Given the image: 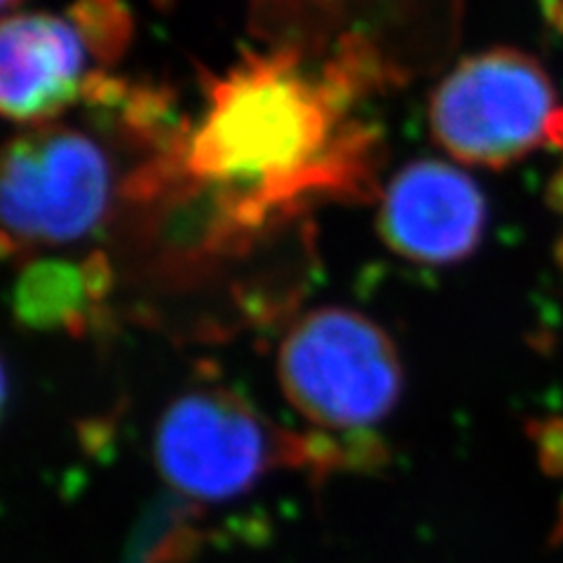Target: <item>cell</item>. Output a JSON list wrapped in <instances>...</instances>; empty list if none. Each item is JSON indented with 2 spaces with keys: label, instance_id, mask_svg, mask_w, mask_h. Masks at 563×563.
I'll use <instances>...</instances> for the list:
<instances>
[{
  "label": "cell",
  "instance_id": "cell-1",
  "mask_svg": "<svg viewBox=\"0 0 563 563\" xmlns=\"http://www.w3.org/2000/svg\"><path fill=\"white\" fill-rule=\"evenodd\" d=\"M374 78L360 52L322 68L294 49L246 55L209 80L202 120L184 136L181 167L214 190L235 228L258 225L308 192H360L376 134L352 120V103Z\"/></svg>",
  "mask_w": 563,
  "mask_h": 563
},
{
  "label": "cell",
  "instance_id": "cell-2",
  "mask_svg": "<svg viewBox=\"0 0 563 563\" xmlns=\"http://www.w3.org/2000/svg\"><path fill=\"white\" fill-rule=\"evenodd\" d=\"M155 463L188 498L228 500L277 467L333 470L343 451L329 437H296L275 428L242 397L202 387L176 397L155 428Z\"/></svg>",
  "mask_w": 563,
  "mask_h": 563
},
{
  "label": "cell",
  "instance_id": "cell-3",
  "mask_svg": "<svg viewBox=\"0 0 563 563\" xmlns=\"http://www.w3.org/2000/svg\"><path fill=\"white\" fill-rule=\"evenodd\" d=\"M277 374L291 407L324 430H366L393 413L404 368L390 336L347 308H317L279 347Z\"/></svg>",
  "mask_w": 563,
  "mask_h": 563
},
{
  "label": "cell",
  "instance_id": "cell-4",
  "mask_svg": "<svg viewBox=\"0 0 563 563\" xmlns=\"http://www.w3.org/2000/svg\"><path fill=\"white\" fill-rule=\"evenodd\" d=\"M561 111L556 87L536 57L493 47L463 59L439 82L430 128L455 161L503 169L552 144Z\"/></svg>",
  "mask_w": 563,
  "mask_h": 563
},
{
  "label": "cell",
  "instance_id": "cell-5",
  "mask_svg": "<svg viewBox=\"0 0 563 563\" xmlns=\"http://www.w3.org/2000/svg\"><path fill=\"white\" fill-rule=\"evenodd\" d=\"M113 179L111 157L90 132L45 122L20 134L3 161L8 250L90 235L111 207Z\"/></svg>",
  "mask_w": 563,
  "mask_h": 563
},
{
  "label": "cell",
  "instance_id": "cell-6",
  "mask_svg": "<svg viewBox=\"0 0 563 563\" xmlns=\"http://www.w3.org/2000/svg\"><path fill=\"white\" fill-rule=\"evenodd\" d=\"M106 66L76 14L8 16L0 41V103L22 125H45L85 99Z\"/></svg>",
  "mask_w": 563,
  "mask_h": 563
},
{
  "label": "cell",
  "instance_id": "cell-7",
  "mask_svg": "<svg viewBox=\"0 0 563 563\" xmlns=\"http://www.w3.org/2000/svg\"><path fill=\"white\" fill-rule=\"evenodd\" d=\"M486 228V200L461 169L439 161L404 167L385 188L378 214L383 242L426 266H446L477 250Z\"/></svg>",
  "mask_w": 563,
  "mask_h": 563
},
{
  "label": "cell",
  "instance_id": "cell-8",
  "mask_svg": "<svg viewBox=\"0 0 563 563\" xmlns=\"http://www.w3.org/2000/svg\"><path fill=\"white\" fill-rule=\"evenodd\" d=\"M111 279V268L101 254L82 261H33L14 282L12 312L29 329L82 333L109 294Z\"/></svg>",
  "mask_w": 563,
  "mask_h": 563
},
{
  "label": "cell",
  "instance_id": "cell-9",
  "mask_svg": "<svg viewBox=\"0 0 563 563\" xmlns=\"http://www.w3.org/2000/svg\"><path fill=\"white\" fill-rule=\"evenodd\" d=\"M22 0H3V5H5V10H10V8H14V5H20Z\"/></svg>",
  "mask_w": 563,
  "mask_h": 563
}]
</instances>
